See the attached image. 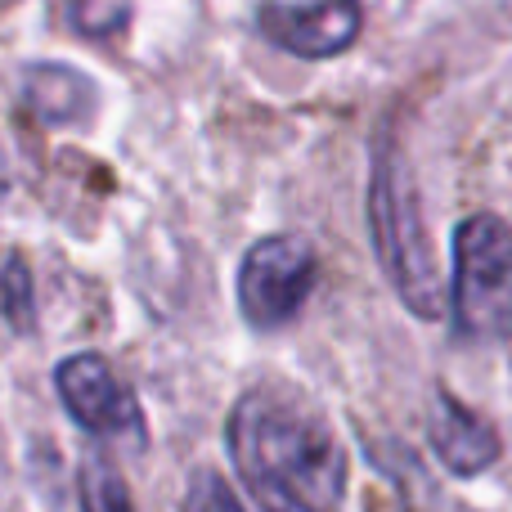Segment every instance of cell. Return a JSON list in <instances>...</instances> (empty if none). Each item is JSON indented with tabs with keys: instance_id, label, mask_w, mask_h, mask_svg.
<instances>
[{
	"instance_id": "cell-4",
	"label": "cell",
	"mask_w": 512,
	"mask_h": 512,
	"mask_svg": "<svg viewBox=\"0 0 512 512\" xmlns=\"http://www.w3.org/2000/svg\"><path fill=\"white\" fill-rule=\"evenodd\" d=\"M319 283L315 248L297 234H270L243 252L239 265V310L256 333H279L306 310Z\"/></svg>"
},
{
	"instance_id": "cell-1",
	"label": "cell",
	"mask_w": 512,
	"mask_h": 512,
	"mask_svg": "<svg viewBox=\"0 0 512 512\" xmlns=\"http://www.w3.org/2000/svg\"><path fill=\"white\" fill-rule=\"evenodd\" d=\"M225 445L261 512H346V445L301 391L248 387L225 418Z\"/></svg>"
},
{
	"instance_id": "cell-3",
	"label": "cell",
	"mask_w": 512,
	"mask_h": 512,
	"mask_svg": "<svg viewBox=\"0 0 512 512\" xmlns=\"http://www.w3.org/2000/svg\"><path fill=\"white\" fill-rule=\"evenodd\" d=\"M450 310L463 342L512 337V230L495 212H477L454 230Z\"/></svg>"
},
{
	"instance_id": "cell-11",
	"label": "cell",
	"mask_w": 512,
	"mask_h": 512,
	"mask_svg": "<svg viewBox=\"0 0 512 512\" xmlns=\"http://www.w3.org/2000/svg\"><path fill=\"white\" fill-rule=\"evenodd\" d=\"M180 512H243L234 486L212 468H198L194 481L185 486V499H180Z\"/></svg>"
},
{
	"instance_id": "cell-10",
	"label": "cell",
	"mask_w": 512,
	"mask_h": 512,
	"mask_svg": "<svg viewBox=\"0 0 512 512\" xmlns=\"http://www.w3.org/2000/svg\"><path fill=\"white\" fill-rule=\"evenodd\" d=\"M0 310H5V324L14 333H32L36 328V288H32V270L23 265V256H9L0 265Z\"/></svg>"
},
{
	"instance_id": "cell-9",
	"label": "cell",
	"mask_w": 512,
	"mask_h": 512,
	"mask_svg": "<svg viewBox=\"0 0 512 512\" xmlns=\"http://www.w3.org/2000/svg\"><path fill=\"white\" fill-rule=\"evenodd\" d=\"M77 504L81 512H135V499L126 490L122 472L113 468V459L99 450H90L77 463Z\"/></svg>"
},
{
	"instance_id": "cell-2",
	"label": "cell",
	"mask_w": 512,
	"mask_h": 512,
	"mask_svg": "<svg viewBox=\"0 0 512 512\" xmlns=\"http://www.w3.org/2000/svg\"><path fill=\"white\" fill-rule=\"evenodd\" d=\"M369 239L400 306L414 319L441 315L445 310L441 265H436L432 234H427L423 198H418L405 149L396 144V135L387 126L373 140V162H369Z\"/></svg>"
},
{
	"instance_id": "cell-5",
	"label": "cell",
	"mask_w": 512,
	"mask_h": 512,
	"mask_svg": "<svg viewBox=\"0 0 512 512\" xmlns=\"http://www.w3.org/2000/svg\"><path fill=\"white\" fill-rule=\"evenodd\" d=\"M54 391H59L63 409L72 414V423L86 427L99 441H131L135 450L149 441L140 396H135V387L104 355H95V351L68 355L54 369Z\"/></svg>"
},
{
	"instance_id": "cell-7",
	"label": "cell",
	"mask_w": 512,
	"mask_h": 512,
	"mask_svg": "<svg viewBox=\"0 0 512 512\" xmlns=\"http://www.w3.org/2000/svg\"><path fill=\"white\" fill-rule=\"evenodd\" d=\"M427 436H432V450L441 459L445 472L454 477H481L499 463L504 454V441H499L495 423L481 418L472 405H463L450 391H436L432 405V423H427Z\"/></svg>"
},
{
	"instance_id": "cell-8",
	"label": "cell",
	"mask_w": 512,
	"mask_h": 512,
	"mask_svg": "<svg viewBox=\"0 0 512 512\" xmlns=\"http://www.w3.org/2000/svg\"><path fill=\"white\" fill-rule=\"evenodd\" d=\"M23 95L32 104V113L50 126H68L77 122V104L90 99V81L81 72L63 68V63H41V68L27 72Z\"/></svg>"
},
{
	"instance_id": "cell-6",
	"label": "cell",
	"mask_w": 512,
	"mask_h": 512,
	"mask_svg": "<svg viewBox=\"0 0 512 512\" xmlns=\"http://www.w3.org/2000/svg\"><path fill=\"white\" fill-rule=\"evenodd\" d=\"M364 5L360 0H265L256 9V32L297 59H337L360 41Z\"/></svg>"
}]
</instances>
